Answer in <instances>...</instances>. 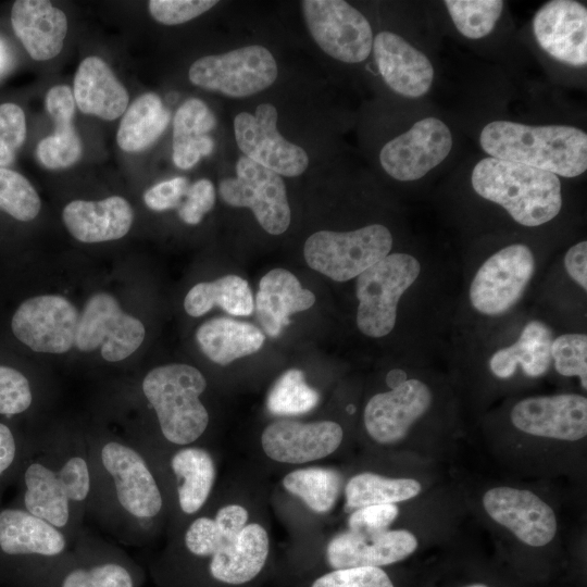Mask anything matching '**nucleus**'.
<instances>
[{
  "mask_svg": "<svg viewBox=\"0 0 587 587\" xmlns=\"http://www.w3.org/2000/svg\"><path fill=\"white\" fill-rule=\"evenodd\" d=\"M452 135L439 118L425 117L388 141L379 152L384 171L400 182L422 178L450 153Z\"/></svg>",
  "mask_w": 587,
  "mask_h": 587,
  "instance_id": "f3484780",
  "label": "nucleus"
},
{
  "mask_svg": "<svg viewBox=\"0 0 587 587\" xmlns=\"http://www.w3.org/2000/svg\"><path fill=\"white\" fill-rule=\"evenodd\" d=\"M563 265L569 277L583 290H587V241L580 240L567 249Z\"/></svg>",
  "mask_w": 587,
  "mask_h": 587,
  "instance_id": "5fc2aeb1",
  "label": "nucleus"
},
{
  "mask_svg": "<svg viewBox=\"0 0 587 587\" xmlns=\"http://www.w3.org/2000/svg\"><path fill=\"white\" fill-rule=\"evenodd\" d=\"M218 192L228 205L250 209L271 235H280L290 225L291 211L282 176L245 155L236 163V176L221 180Z\"/></svg>",
  "mask_w": 587,
  "mask_h": 587,
  "instance_id": "f8f14e48",
  "label": "nucleus"
},
{
  "mask_svg": "<svg viewBox=\"0 0 587 587\" xmlns=\"http://www.w3.org/2000/svg\"><path fill=\"white\" fill-rule=\"evenodd\" d=\"M11 24L32 59L46 61L61 52L67 33V18L50 1H15L11 11Z\"/></svg>",
  "mask_w": 587,
  "mask_h": 587,
  "instance_id": "393cba45",
  "label": "nucleus"
},
{
  "mask_svg": "<svg viewBox=\"0 0 587 587\" xmlns=\"http://www.w3.org/2000/svg\"><path fill=\"white\" fill-rule=\"evenodd\" d=\"M196 340L208 359L224 366L259 351L265 336L250 323L216 317L204 322L197 329Z\"/></svg>",
  "mask_w": 587,
  "mask_h": 587,
  "instance_id": "72a5a7b5",
  "label": "nucleus"
},
{
  "mask_svg": "<svg viewBox=\"0 0 587 587\" xmlns=\"http://www.w3.org/2000/svg\"><path fill=\"white\" fill-rule=\"evenodd\" d=\"M342 437L341 426L333 421L280 420L265 427L261 444L272 460L300 464L329 455L340 446Z\"/></svg>",
  "mask_w": 587,
  "mask_h": 587,
  "instance_id": "4be33fe9",
  "label": "nucleus"
},
{
  "mask_svg": "<svg viewBox=\"0 0 587 587\" xmlns=\"http://www.w3.org/2000/svg\"><path fill=\"white\" fill-rule=\"evenodd\" d=\"M40 198L20 173L0 167V210L18 221L34 220L40 211Z\"/></svg>",
  "mask_w": 587,
  "mask_h": 587,
  "instance_id": "a19ab883",
  "label": "nucleus"
},
{
  "mask_svg": "<svg viewBox=\"0 0 587 587\" xmlns=\"http://www.w3.org/2000/svg\"><path fill=\"white\" fill-rule=\"evenodd\" d=\"M213 519L225 545L233 541L246 526L248 512L239 504H227L218 509Z\"/></svg>",
  "mask_w": 587,
  "mask_h": 587,
  "instance_id": "864d4df0",
  "label": "nucleus"
},
{
  "mask_svg": "<svg viewBox=\"0 0 587 587\" xmlns=\"http://www.w3.org/2000/svg\"><path fill=\"white\" fill-rule=\"evenodd\" d=\"M145 574L123 549L84 527L52 587H140Z\"/></svg>",
  "mask_w": 587,
  "mask_h": 587,
  "instance_id": "ddd939ff",
  "label": "nucleus"
},
{
  "mask_svg": "<svg viewBox=\"0 0 587 587\" xmlns=\"http://www.w3.org/2000/svg\"><path fill=\"white\" fill-rule=\"evenodd\" d=\"M416 548V537L405 529L373 533L348 530L328 542L326 558L335 570L379 567L405 559Z\"/></svg>",
  "mask_w": 587,
  "mask_h": 587,
  "instance_id": "5701e85b",
  "label": "nucleus"
},
{
  "mask_svg": "<svg viewBox=\"0 0 587 587\" xmlns=\"http://www.w3.org/2000/svg\"><path fill=\"white\" fill-rule=\"evenodd\" d=\"M407 378V375L401 370H392L387 374L386 383L389 388H394L402 383Z\"/></svg>",
  "mask_w": 587,
  "mask_h": 587,
  "instance_id": "6e6d98bb",
  "label": "nucleus"
},
{
  "mask_svg": "<svg viewBox=\"0 0 587 587\" xmlns=\"http://www.w3.org/2000/svg\"><path fill=\"white\" fill-rule=\"evenodd\" d=\"M166 466L175 482L179 512L195 515L208 501L215 482L212 455L201 447H179L167 458Z\"/></svg>",
  "mask_w": 587,
  "mask_h": 587,
  "instance_id": "7c9ffc66",
  "label": "nucleus"
},
{
  "mask_svg": "<svg viewBox=\"0 0 587 587\" xmlns=\"http://www.w3.org/2000/svg\"><path fill=\"white\" fill-rule=\"evenodd\" d=\"M145 335L143 324L125 313L113 296L97 292L79 315L75 347L85 352L100 348L105 361L120 362L140 347Z\"/></svg>",
  "mask_w": 587,
  "mask_h": 587,
  "instance_id": "4468645a",
  "label": "nucleus"
},
{
  "mask_svg": "<svg viewBox=\"0 0 587 587\" xmlns=\"http://www.w3.org/2000/svg\"><path fill=\"white\" fill-rule=\"evenodd\" d=\"M471 182L479 197L502 207L523 226L546 224L562 208L559 177L525 164L488 157L475 165Z\"/></svg>",
  "mask_w": 587,
  "mask_h": 587,
  "instance_id": "39448f33",
  "label": "nucleus"
},
{
  "mask_svg": "<svg viewBox=\"0 0 587 587\" xmlns=\"http://www.w3.org/2000/svg\"><path fill=\"white\" fill-rule=\"evenodd\" d=\"M3 57H4V52H3V48H2L1 42H0V68H1L2 64H3V60H4Z\"/></svg>",
  "mask_w": 587,
  "mask_h": 587,
  "instance_id": "4d7b16f0",
  "label": "nucleus"
},
{
  "mask_svg": "<svg viewBox=\"0 0 587 587\" xmlns=\"http://www.w3.org/2000/svg\"><path fill=\"white\" fill-rule=\"evenodd\" d=\"M13 505L42 519L75 542L87 517L91 471L85 435L32 441L16 477Z\"/></svg>",
  "mask_w": 587,
  "mask_h": 587,
  "instance_id": "f03ea898",
  "label": "nucleus"
},
{
  "mask_svg": "<svg viewBox=\"0 0 587 587\" xmlns=\"http://www.w3.org/2000/svg\"><path fill=\"white\" fill-rule=\"evenodd\" d=\"M421 484L413 478H387L374 473H361L346 485V507L357 510L366 505L397 503L417 496Z\"/></svg>",
  "mask_w": 587,
  "mask_h": 587,
  "instance_id": "e433bc0d",
  "label": "nucleus"
},
{
  "mask_svg": "<svg viewBox=\"0 0 587 587\" xmlns=\"http://www.w3.org/2000/svg\"><path fill=\"white\" fill-rule=\"evenodd\" d=\"M483 504L494 521L528 546H545L557 533L553 510L532 491L495 487L484 495Z\"/></svg>",
  "mask_w": 587,
  "mask_h": 587,
  "instance_id": "aec40b11",
  "label": "nucleus"
},
{
  "mask_svg": "<svg viewBox=\"0 0 587 587\" xmlns=\"http://www.w3.org/2000/svg\"><path fill=\"white\" fill-rule=\"evenodd\" d=\"M392 235L382 224L350 232L320 230L304 242L308 265L336 282H347L390 253Z\"/></svg>",
  "mask_w": 587,
  "mask_h": 587,
  "instance_id": "6e6552de",
  "label": "nucleus"
},
{
  "mask_svg": "<svg viewBox=\"0 0 587 587\" xmlns=\"http://www.w3.org/2000/svg\"><path fill=\"white\" fill-rule=\"evenodd\" d=\"M74 542L26 510L0 507V566L25 587H52L72 559Z\"/></svg>",
  "mask_w": 587,
  "mask_h": 587,
  "instance_id": "20e7f679",
  "label": "nucleus"
},
{
  "mask_svg": "<svg viewBox=\"0 0 587 587\" xmlns=\"http://www.w3.org/2000/svg\"><path fill=\"white\" fill-rule=\"evenodd\" d=\"M26 138V120L21 107L0 104V167L12 163Z\"/></svg>",
  "mask_w": 587,
  "mask_h": 587,
  "instance_id": "a18cd8bd",
  "label": "nucleus"
},
{
  "mask_svg": "<svg viewBox=\"0 0 587 587\" xmlns=\"http://www.w3.org/2000/svg\"><path fill=\"white\" fill-rule=\"evenodd\" d=\"M32 448V441L18 438L5 423L0 422V498L5 487L16 480Z\"/></svg>",
  "mask_w": 587,
  "mask_h": 587,
  "instance_id": "49530a36",
  "label": "nucleus"
},
{
  "mask_svg": "<svg viewBox=\"0 0 587 587\" xmlns=\"http://www.w3.org/2000/svg\"><path fill=\"white\" fill-rule=\"evenodd\" d=\"M419 259L410 253H389L357 277V325L372 338L387 336L397 321L402 296L421 275Z\"/></svg>",
  "mask_w": 587,
  "mask_h": 587,
  "instance_id": "0eeeda50",
  "label": "nucleus"
},
{
  "mask_svg": "<svg viewBox=\"0 0 587 587\" xmlns=\"http://www.w3.org/2000/svg\"><path fill=\"white\" fill-rule=\"evenodd\" d=\"M277 74L273 54L261 45L199 58L188 71L193 85L232 98H245L263 91L276 80Z\"/></svg>",
  "mask_w": 587,
  "mask_h": 587,
  "instance_id": "9d476101",
  "label": "nucleus"
},
{
  "mask_svg": "<svg viewBox=\"0 0 587 587\" xmlns=\"http://www.w3.org/2000/svg\"><path fill=\"white\" fill-rule=\"evenodd\" d=\"M207 379L196 367L174 363L150 370L140 384L160 437L175 447L190 446L207 430L209 413L200 400Z\"/></svg>",
  "mask_w": 587,
  "mask_h": 587,
  "instance_id": "423d86ee",
  "label": "nucleus"
},
{
  "mask_svg": "<svg viewBox=\"0 0 587 587\" xmlns=\"http://www.w3.org/2000/svg\"><path fill=\"white\" fill-rule=\"evenodd\" d=\"M491 158L516 162L563 177L587 168V135L567 125L529 126L509 121L487 124L479 136Z\"/></svg>",
  "mask_w": 587,
  "mask_h": 587,
  "instance_id": "7ed1b4c3",
  "label": "nucleus"
},
{
  "mask_svg": "<svg viewBox=\"0 0 587 587\" xmlns=\"http://www.w3.org/2000/svg\"><path fill=\"white\" fill-rule=\"evenodd\" d=\"M342 478L330 469L307 467L288 473L283 485L285 489L299 497L316 513L328 512L335 504Z\"/></svg>",
  "mask_w": 587,
  "mask_h": 587,
  "instance_id": "4c0bfd02",
  "label": "nucleus"
},
{
  "mask_svg": "<svg viewBox=\"0 0 587 587\" xmlns=\"http://www.w3.org/2000/svg\"><path fill=\"white\" fill-rule=\"evenodd\" d=\"M214 305L236 316H248L254 310L251 289L243 278L226 275L213 282L196 284L184 300L185 311L193 317L209 312Z\"/></svg>",
  "mask_w": 587,
  "mask_h": 587,
  "instance_id": "c9c22d12",
  "label": "nucleus"
},
{
  "mask_svg": "<svg viewBox=\"0 0 587 587\" xmlns=\"http://www.w3.org/2000/svg\"><path fill=\"white\" fill-rule=\"evenodd\" d=\"M510 417L526 434L575 441L587 434V399L577 394L528 397L512 408Z\"/></svg>",
  "mask_w": 587,
  "mask_h": 587,
  "instance_id": "6ab92c4d",
  "label": "nucleus"
},
{
  "mask_svg": "<svg viewBox=\"0 0 587 587\" xmlns=\"http://www.w3.org/2000/svg\"><path fill=\"white\" fill-rule=\"evenodd\" d=\"M319 401V392L305 383L303 373L291 369L275 382L266 407L274 415H299L313 410Z\"/></svg>",
  "mask_w": 587,
  "mask_h": 587,
  "instance_id": "58836bf2",
  "label": "nucleus"
},
{
  "mask_svg": "<svg viewBox=\"0 0 587 587\" xmlns=\"http://www.w3.org/2000/svg\"><path fill=\"white\" fill-rule=\"evenodd\" d=\"M215 123L213 112L200 99L190 98L177 109L173 120V161L177 167L191 168L212 153L214 141L209 132Z\"/></svg>",
  "mask_w": 587,
  "mask_h": 587,
  "instance_id": "473e14b6",
  "label": "nucleus"
},
{
  "mask_svg": "<svg viewBox=\"0 0 587 587\" xmlns=\"http://www.w3.org/2000/svg\"><path fill=\"white\" fill-rule=\"evenodd\" d=\"M186 197L178 215L186 224L196 225L214 207L215 189L211 180L202 178L188 187Z\"/></svg>",
  "mask_w": 587,
  "mask_h": 587,
  "instance_id": "8fccbe9b",
  "label": "nucleus"
},
{
  "mask_svg": "<svg viewBox=\"0 0 587 587\" xmlns=\"http://www.w3.org/2000/svg\"><path fill=\"white\" fill-rule=\"evenodd\" d=\"M75 104L85 114L114 121L127 109L129 96L109 65L100 58H85L74 76Z\"/></svg>",
  "mask_w": 587,
  "mask_h": 587,
  "instance_id": "bb28decb",
  "label": "nucleus"
},
{
  "mask_svg": "<svg viewBox=\"0 0 587 587\" xmlns=\"http://www.w3.org/2000/svg\"><path fill=\"white\" fill-rule=\"evenodd\" d=\"M538 45L553 59L571 66L587 63V9L573 0H552L535 14Z\"/></svg>",
  "mask_w": 587,
  "mask_h": 587,
  "instance_id": "412c9836",
  "label": "nucleus"
},
{
  "mask_svg": "<svg viewBox=\"0 0 587 587\" xmlns=\"http://www.w3.org/2000/svg\"><path fill=\"white\" fill-rule=\"evenodd\" d=\"M552 328L539 319L529 320L509 346L495 350L488 360L490 373L500 379L512 377L519 367L532 378L544 376L552 365Z\"/></svg>",
  "mask_w": 587,
  "mask_h": 587,
  "instance_id": "cd10ccee",
  "label": "nucleus"
},
{
  "mask_svg": "<svg viewBox=\"0 0 587 587\" xmlns=\"http://www.w3.org/2000/svg\"><path fill=\"white\" fill-rule=\"evenodd\" d=\"M554 370L565 377H578L587 388V336L585 333H564L554 336L550 347Z\"/></svg>",
  "mask_w": 587,
  "mask_h": 587,
  "instance_id": "79ce46f5",
  "label": "nucleus"
},
{
  "mask_svg": "<svg viewBox=\"0 0 587 587\" xmlns=\"http://www.w3.org/2000/svg\"><path fill=\"white\" fill-rule=\"evenodd\" d=\"M373 52L385 83L407 98L425 95L434 79L428 58L405 39L391 32H380L373 39Z\"/></svg>",
  "mask_w": 587,
  "mask_h": 587,
  "instance_id": "b1692460",
  "label": "nucleus"
},
{
  "mask_svg": "<svg viewBox=\"0 0 587 587\" xmlns=\"http://www.w3.org/2000/svg\"><path fill=\"white\" fill-rule=\"evenodd\" d=\"M536 271L533 250L511 243L489 255L474 273L467 297L472 309L487 317L512 310L523 298Z\"/></svg>",
  "mask_w": 587,
  "mask_h": 587,
  "instance_id": "1a4fd4ad",
  "label": "nucleus"
},
{
  "mask_svg": "<svg viewBox=\"0 0 587 587\" xmlns=\"http://www.w3.org/2000/svg\"><path fill=\"white\" fill-rule=\"evenodd\" d=\"M395 503L373 504L354 510L348 520L350 530L373 533L388 529L398 516Z\"/></svg>",
  "mask_w": 587,
  "mask_h": 587,
  "instance_id": "3c124183",
  "label": "nucleus"
},
{
  "mask_svg": "<svg viewBox=\"0 0 587 587\" xmlns=\"http://www.w3.org/2000/svg\"><path fill=\"white\" fill-rule=\"evenodd\" d=\"M277 109L261 103L254 114L240 112L234 118V134L242 155L280 176L301 175L309 165L303 148L286 140L277 129Z\"/></svg>",
  "mask_w": 587,
  "mask_h": 587,
  "instance_id": "2eb2a0df",
  "label": "nucleus"
},
{
  "mask_svg": "<svg viewBox=\"0 0 587 587\" xmlns=\"http://www.w3.org/2000/svg\"><path fill=\"white\" fill-rule=\"evenodd\" d=\"M79 313L66 298L40 295L25 300L15 311L11 327L28 348L42 353H65L75 346Z\"/></svg>",
  "mask_w": 587,
  "mask_h": 587,
  "instance_id": "dca6fc26",
  "label": "nucleus"
},
{
  "mask_svg": "<svg viewBox=\"0 0 587 587\" xmlns=\"http://www.w3.org/2000/svg\"><path fill=\"white\" fill-rule=\"evenodd\" d=\"M85 437L91 471L87 517L122 544H143L165 511L158 471L127 438L109 433Z\"/></svg>",
  "mask_w": 587,
  "mask_h": 587,
  "instance_id": "f257e3e1",
  "label": "nucleus"
},
{
  "mask_svg": "<svg viewBox=\"0 0 587 587\" xmlns=\"http://www.w3.org/2000/svg\"><path fill=\"white\" fill-rule=\"evenodd\" d=\"M268 545L267 533L260 524L246 525L233 541L223 545L210 558V575L232 585L251 580L265 564Z\"/></svg>",
  "mask_w": 587,
  "mask_h": 587,
  "instance_id": "2f4dec72",
  "label": "nucleus"
},
{
  "mask_svg": "<svg viewBox=\"0 0 587 587\" xmlns=\"http://www.w3.org/2000/svg\"><path fill=\"white\" fill-rule=\"evenodd\" d=\"M62 220L75 239L95 243L124 237L134 212L126 199L111 196L100 201L74 200L64 207Z\"/></svg>",
  "mask_w": 587,
  "mask_h": 587,
  "instance_id": "a878e982",
  "label": "nucleus"
},
{
  "mask_svg": "<svg viewBox=\"0 0 587 587\" xmlns=\"http://www.w3.org/2000/svg\"><path fill=\"white\" fill-rule=\"evenodd\" d=\"M45 105L54 122V133L38 142L37 158L50 170L68 167L83 154L82 140L73 125L75 100L72 89L66 85L50 88Z\"/></svg>",
  "mask_w": 587,
  "mask_h": 587,
  "instance_id": "c756f323",
  "label": "nucleus"
},
{
  "mask_svg": "<svg viewBox=\"0 0 587 587\" xmlns=\"http://www.w3.org/2000/svg\"><path fill=\"white\" fill-rule=\"evenodd\" d=\"M312 587H394L379 567L363 566L335 570L317 578Z\"/></svg>",
  "mask_w": 587,
  "mask_h": 587,
  "instance_id": "de8ad7c7",
  "label": "nucleus"
},
{
  "mask_svg": "<svg viewBox=\"0 0 587 587\" xmlns=\"http://www.w3.org/2000/svg\"><path fill=\"white\" fill-rule=\"evenodd\" d=\"M301 9L310 35L326 54L345 63L367 59L373 30L360 11L342 0H304Z\"/></svg>",
  "mask_w": 587,
  "mask_h": 587,
  "instance_id": "9b49d317",
  "label": "nucleus"
},
{
  "mask_svg": "<svg viewBox=\"0 0 587 587\" xmlns=\"http://www.w3.org/2000/svg\"><path fill=\"white\" fill-rule=\"evenodd\" d=\"M182 539L188 554L198 559L211 558L224 544L214 519L205 515L190 521Z\"/></svg>",
  "mask_w": 587,
  "mask_h": 587,
  "instance_id": "c03bdc74",
  "label": "nucleus"
},
{
  "mask_svg": "<svg viewBox=\"0 0 587 587\" xmlns=\"http://www.w3.org/2000/svg\"><path fill=\"white\" fill-rule=\"evenodd\" d=\"M170 118V111L157 93H142L124 112L116 142L123 151H142L158 140Z\"/></svg>",
  "mask_w": 587,
  "mask_h": 587,
  "instance_id": "f704fd0d",
  "label": "nucleus"
},
{
  "mask_svg": "<svg viewBox=\"0 0 587 587\" xmlns=\"http://www.w3.org/2000/svg\"><path fill=\"white\" fill-rule=\"evenodd\" d=\"M504 2L501 0H446L457 29L466 38L479 39L492 32Z\"/></svg>",
  "mask_w": 587,
  "mask_h": 587,
  "instance_id": "ea45409f",
  "label": "nucleus"
},
{
  "mask_svg": "<svg viewBox=\"0 0 587 587\" xmlns=\"http://www.w3.org/2000/svg\"><path fill=\"white\" fill-rule=\"evenodd\" d=\"M185 177H174L150 187L143 193L146 205L153 211H165L179 205L180 200L188 190Z\"/></svg>",
  "mask_w": 587,
  "mask_h": 587,
  "instance_id": "603ef678",
  "label": "nucleus"
},
{
  "mask_svg": "<svg viewBox=\"0 0 587 587\" xmlns=\"http://www.w3.org/2000/svg\"><path fill=\"white\" fill-rule=\"evenodd\" d=\"M432 402V390L424 382L405 378L367 401L363 413L365 429L379 444L397 442L429 410Z\"/></svg>",
  "mask_w": 587,
  "mask_h": 587,
  "instance_id": "a211bd4d",
  "label": "nucleus"
},
{
  "mask_svg": "<svg viewBox=\"0 0 587 587\" xmlns=\"http://www.w3.org/2000/svg\"><path fill=\"white\" fill-rule=\"evenodd\" d=\"M217 4L214 0H151L148 8L151 16L164 25L188 22Z\"/></svg>",
  "mask_w": 587,
  "mask_h": 587,
  "instance_id": "09e8293b",
  "label": "nucleus"
},
{
  "mask_svg": "<svg viewBox=\"0 0 587 587\" xmlns=\"http://www.w3.org/2000/svg\"><path fill=\"white\" fill-rule=\"evenodd\" d=\"M33 403L29 379L14 367L0 365V414L7 417L23 414Z\"/></svg>",
  "mask_w": 587,
  "mask_h": 587,
  "instance_id": "37998d69",
  "label": "nucleus"
},
{
  "mask_svg": "<svg viewBox=\"0 0 587 587\" xmlns=\"http://www.w3.org/2000/svg\"><path fill=\"white\" fill-rule=\"evenodd\" d=\"M315 296L301 286L287 270L274 268L260 280L254 308L260 324L270 337H277L294 313L310 309Z\"/></svg>",
  "mask_w": 587,
  "mask_h": 587,
  "instance_id": "c85d7f7f",
  "label": "nucleus"
},
{
  "mask_svg": "<svg viewBox=\"0 0 587 587\" xmlns=\"http://www.w3.org/2000/svg\"><path fill=\"white\" fill-rule=\"evenodd\" d=\"M466 587H488L484 584H474V585H470V586H466Z\"/></svg>",
  "mask_w": 587,
  "mask_h": 587,
  "instance_id": "13d9d810",
  "label": "nucleus"
}]
</instances>
